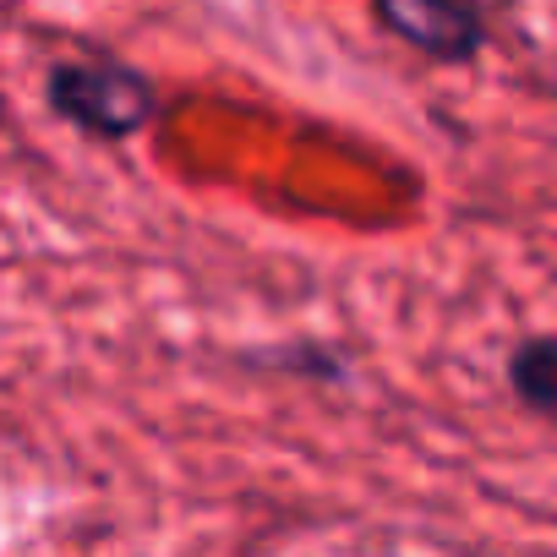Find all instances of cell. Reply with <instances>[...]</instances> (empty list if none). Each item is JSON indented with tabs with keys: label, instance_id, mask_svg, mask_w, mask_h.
<instances>
[{
	"label": "cell",
	"instance_id": "1",
	"mask_svg": "<svg viewBox=\"0 0 557 557\" xmlns=\"http://www.w3.org/2000/svg\"><path fill=\"white\" fill-rule=\"evenodd\" d=\"M45 104L94 143H126L153 126L159 83L115 55H66L45 77Z\"/></svg>",
	"mask_w": 557,
	"mask_h": 557
},
{
	"label": "cell",
	"instance_id": "2",
	"mask_svg": "<svg viewBox=\"0 0 557 557\" xmlns=\"http://www.w3.org/2000/svg\"><path fill=\"white\" fill-rule=\"evenodd\" d=\"M383 34L410 45L437 66H470L486 50L481 0H372Z\"/></svg>",
	"mask_w": 557,
	"mask_h": 557
},
{
	"label": "cell",
	"instance_id": "3",
	"mask_svg": "<svg viewBox=\"0 0 557 557\" xmlns=\"http://www.w3.org/2000/svg\"><path fill=\"white\" fill-rule=\"evenodd\" d=\"M503 377H508L513 399H519L530 416H552V410H557V339H552V334H524V339L508 350Z\"/></svg>",
	"mask_w": 557,
	"mask_h": 557
},
{
	"label": "cell",
	"instance_id": "4",
	"mask_svg": "<svg viewBox=\"0 0 557 557\" xmlns=\"http://www.w3.org/2000/svg\"><path fill=\"white\" fill-rule=\"evenodd\" d=\"M246 367L285 372V377H318V383H345V372H350L345 350H334L323 339H296V345H278V350H257V356H246Z\"/></svg>",
	"mask_w": 557,
	"mask_h": 557
},
{
	"label": "cell",
	"instance_id": "5",
	"mask_svg": "<svg viewBox=\"0 0 557 557\" xmlns=\"http://www.w3.org/2000/svg\"><path fill=\"white\" fill-rule=\"evenodd\" d=\"M0 126H7V94H0Z\"/></svg>",
	"mask_w": 557,
	"mask_h": 557
}]
</instances>
